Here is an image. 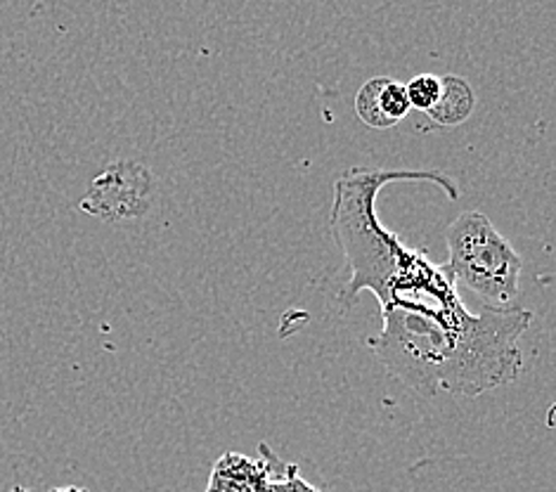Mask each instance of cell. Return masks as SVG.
<instances>
[{
	"instance_id": "obj_10",
	"label": "cell",
	"mask_w": 556,
	"mask_h": 492,
	"mask_svg": "<svg viewBox=\"0 0 556 492\" xmlns=\"http://www.w3.org/2000/svg\"><path fill=\"white\" fill-rule=\"evenodd\" d=\"M48 492H90V490L81 488V485H62V488H52Z\"/></svg>"
},
{
	"instance_id": "obj_3",
	"label": "cell",
	"mask_w": 556,
	"mask_h": 492,
	"mask_svg": "<svg viewBox=\"0 0 556 492\" xmlns=\"http://www.w3.org/2000/svg\"><path fill=\"white\" fill-rule=\"evenodd\" d=\"M445 270L488 308H514L523 258L481 211L459 214L445 232Z\"/></svg>"
},
{
	"instance_id": "obj_4",
	"label": "cell",
	"mask_w": 556,
	"mask_h": 492,
	"mask_svg": "<svg viewBox=\"0 0 556 492\" xmlns=\"http://www.w3.org/2000/svg\"><path fill=\"white\" fill-rule=\"evenodd\" d=\"M152 173L138 164L118 162L92 180L81 209L104 223L134 220L148 214L152 204Z\"/></svg>"
},
{
	"instance_id": "obj_6",
	"label": "cell",
	"mask_w": 556,
	"mask_h": 492,
	"mask_svg": "<svg viewBox=\"0 0 556 492\" xmlns=\"http://www.w3.org/2000/svg\"><path fill=\"white\" fill-rule=\"evenodd\" d=\"M413 110L407 98V88L401 81L387 76H375L357 90L355 114L369 128L387 130L399 126Z\"/></svg>"
},
{
	"instance_id": "obj_2",
	"label": "cell",
	"mask_w": 556,
	"mask_h": 492,
	"mask_svg": "<svg viewBox=\"0 0 556 492\" xmlns=\"http://www.w3.org/2000/svg\"><path fill=\"white\" fill-rule=\"evenodd\" d=\"M433 182L457 202V182L441 171H387L355 166L334 182V204L329 228L351 268L349 285L339 294V303H355L361 291H372L381 311L391 305H415L457 294L455 279L445 265L429 261L424 251L407 249L377 218V194L389 182Z\"/></svg>"
},
{
	"instance_id": "obj_5",
	"label": "cell",
	"mask_w": 556,
	"mask_h": 492,
	"mask_svg": "<svg viewBox=\"0 0 556 492\" xmlns=\"http://www.w3.org/2000/svg\"><path fill=\"white\" fill-rule=\"evenodd\" d=\"M261 457H247L242 452H225L208 474L204 492H270L273 478L285 467L275 452L261 443Z\"/></svg>"
},
{
	"instance_id": "obj_7",
	"label": "cell",
	"mask_w": 556,
	"mask_h": 492,
	"mask_svg": "<svg viewBox=\"0 0 556 492\" xmlns=\"http://www.w3.org/2000/svg\"><path fill=\"white\" fill-rule=\"evenodd\" d=\"M476 108V96L471 86L462 76L445 74L441 76V98L427 116L435 126H459L465 124Z\"/></svg>"
},
{
	"instance_id": "obj_8",
	"label": "cell",
	"mask_w": 556,
	"mask_h": 492,
	"mask_svg": "<svg viewBox=\"0 0 556 492\" xmlns=\"http://www.w3.org/2000/svg\"><path fill=\"white\" fill-rule=\"evenodd\" d=\"M405 88H407V98H409V104H413V110L427 114L441 98V76L419 74L413 78V81L405 84Z\"/></svg>"
},
{
	"instance_id": "obj_11",
	"label": "cell",
	"mask_w": 556,
	"mask_h": 492,
	"mask_svg": "<svg viewBox=\"0 0 556 492\" xmlns=\"http://www.w3.org/2000/svg\"><path fill=\"white\" fill-rule=\"evenodd\" d=\"M8 492H34L31 488H24V485H15L12 490H8Z\"/></svg>"
},
{
	"instance_id": "obj_1",
	"label": "cell",
	"mask_w": 556,
	"mask_h": 492,
	"mask_svg": "<svg viewBox=\"0 0 556 492\" xmlns=\"http://www.w3.org/2000/svg\"><path fill=\"white\" fill-rule=\"evenodd\" d=\"M381 331L369 339L393 379L421 398L445 391L476 398L514 383L523 371L519 339L533 323L526 308L469 313L459 297L439 303L391 305Z\"/></svg>"
},
{
	"instance_id": "obj_9",
	"label": "cell",
	"mask_w": 556,
	"mask_h": 492,
	"mask_svg": "<svg viewBox=\"0 0 556 492\" xmlns=\"http://www.w3.org/2000/svg\"><path fill=\"white\" fill-rule=\"evenodd\" d=\"M270 492H323V490L308 483L306 478L299 474L296 464H285V467L273 478Z\"/></svg>"
}]
</instances>
